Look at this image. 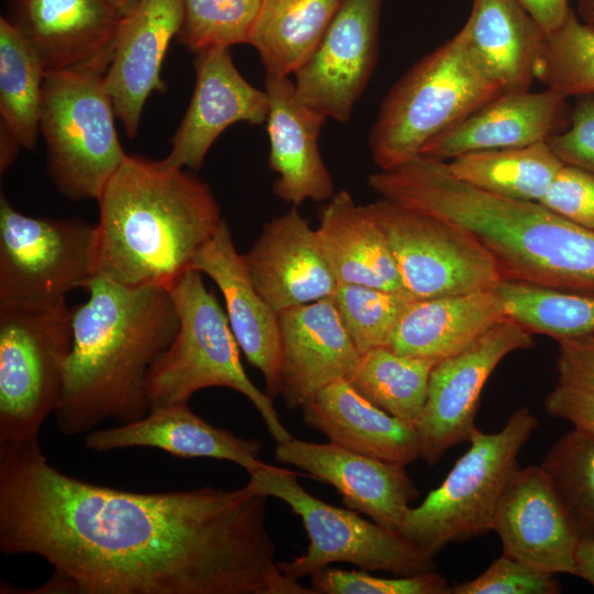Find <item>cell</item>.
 I'll return each mask as SVG.
<instances>
[{
  "label": "cell",
  "mask_w": 594,
  "mask_h": 594,
  "mask_svg": "<svg viewBox=\"0 0 594 594\" xmlns=\"http://www.w3.org/2000/svg\"><path fill=\"white\" fill-rule=\"evenodd\" d=\"M97 224L36 218L0 195V300L54 301L98 275Z\"/></svg>",
  "instance_id": "8fae6325"
},
{
  "label": "cell",
  "mask_w": 594,
  "mask_h": 594,
  "mask_svg": "<svg viewBox=\"0 0 594 594\" xmlns=\"http://www.w3.org/2000/svg\"><path fill=\"white\" fill-rule=\"evenodd\" d=\"M184 18V0H138L117 30L105 87L127 135L138 134L148 96L164 92L163 61Z\"/></svg>",
  "instance_id": "d6986e66"
},
{
  "label": "cell",
  "mask_w": 594,
  "mask_h": 594,
  "mask_svg": "<svg viewBox=\"0 0 594 594\" xmlns=\"http://www.w3.org/2000/svg\"><path fill=\"white\" fill-rule=\"evenodd\" d=\"M565 113L566 99L549 88L502 92L431 139L419 154L447 162L470 152L546 142L559 132Z\"/></svg>",
  "instance_id": "603a6c76"
},
{
  "label": "cell",
  "mask_w": 594,
  "mask_h": 594,
  "mask_svg": "<svg viewBox=\"0 0 594 594\" xmlns=\"http://www.w3.org/2000/svg\"><path fill=\"white\" fill-rule=\"evenodd\" d=\"M110 1L116 7V9L120 12V14L123 15L136 3L138 0H110Z\"/></svg>",
  "instance_id": "bcb514c9"
},
{
  "label": "cell",
  "mask_w": 594,
  "mask_h": 594,
  "mask_svg": "<svg viewBox=\"0 0 594 594\" xmlns=\"http://www.w3.org/2000/svg\"><path fill=\"white\" fill-rule=\"evenodd\" d=\"M10 24L46 72L106 74L121 20L110 0H6Z\"/></svg>",
  "instance_id": "9a60e30c"
},
{
  "label": "cell",
  "mask_w": 594,
  "mask_h": 594,
  "mask_svg": "<svg viewBox=\"0 0 594 594\" xmlns=\"http://www.w3.org/2000/svg\"><path fill=\"white\" fill-rule=\"evenodd\" d=\"M492 530L503 554L553 574L574 575L581 536L541 465L515 472L498 501Z\"/></svg>",
  "instance_id": "5bb4252c"
},
{
  "label": "cell",
  "mask_w": 594,
  "mask_h": 594,
  "mask_svg": "<svg viewBox=\"0 0 594 594\" xmlns=\"http://www.w3.org/2000/svg\"><path fill=\"white\" fill-rule=\"evenodd\" d=\"M316 229L338 284L408 295L382 230L350 193L340 190L327 200Z\"/></svg>",
  "instance_id": "83f0119b"
},
{
  "label": "cell",
  "mask_w": 594,
  "mask_h": 594,
  "mask_svg": "<svg viewBox=\"0 0 594 594\" xmlns=\"http://www.w3.org/2000/svg\"><path fill=\"white\" fill-rule=\"evenodd\" d=\"M196 54V85L188 109L172 139L167 163L199 170L219 135L237 122L261 124L268 114L266 91L251 85L235 67L228 47Z\"/></svg>",
  "instance_id": "ac0fdd59"
},
{
  "label": "cell",
  "mask_w": 594,
  "mask_h": 594,
  "mask_svg": "<svg viewBox=\"0 0 594 594\" xmlns=\"http://www.w3.org/2000/svg\"><path fill=\"white\" fill-rule=\"evenodd\" d=\"M310 579L316 594H449L450 591L447 579L436 570L389 579L327 566Z\"/></svg>",
  "instance_id": "8d00e7d4"
},
{
  "label": "cell",
  "mask_w": 594,
  "mask_h": 594,
  "mask_svg": "<svg viewBox=\"0 0 594 594\" xmlns=\"http://www.w3.org/2000/svg\"><path fill=\"white\" fill-rule=\"evenodd\" d=\"M574 575L594 587V538H582L576 551Z\"/></svg>",
  "instance_id": "ee69618b"
},
{
  "label": "cell",
  "mask_w": 594,
  "mask_h": 594,
  "mask_svg": "<svg viewBox=\"0 0 594 594\" xmlns=\"http://www.w3.org/2000/svg\"><path fill=\"white\" fill-rule=\"evenodd\" d=\"M506 318L495 288L411 299L389 348L402 355L438 363L465 351Z\"/></svg>",
  "instance_id": "d4e9b609"
},
{
  "label": "cell",
  "mask_w": 594,
  "mask_h": 594,
  "mask_svg": "<svg viewBox=\"0 0 594 594\" xmlns=\"http://www.w3.org/2000/svg\"><path fill=\"white\" fill-rule=\"evenodd\" d=\"M537 79L566 100L594 96V30L574 10L547 36Z\"/></svg>",
  "instance_id": "836d02e7"
},
{
  "label": "cell",
  "mask_w": 594,
  "mask_h": 594,
  "mask_svg": "<svg viewBox=\"0 0 594 594\" xmlns=\"http://www.w3.org/2000/svg\"><path fill=\"white\" fill-rule=\"evenodd\" d=\"M105 74L46 72L40 133L46 146V172L72 201L97 200L128 154L119 141L113 103Z\"/></svg>",
  "instance_id": "ba28073f"
},
{
  "label": "cell",
  "mask_w": 594,
  "mask_h": 594,
  "mask_svg": "<svg viewBox=\"0 0 594 594\" xmlns=\"http://www.w3.org/2000/svg\"><path fill=\"white\" fill-rule=\"evenodd\" d=\"M263 0H184L177 40L197 53L249 43Z\"/></svg>",
  "instance_id": "d590c367"
},
{
  "label": "cell",
  "mask_w": 594,
  "mask_h": 594,
  "mask_svg": "<svg viewBox=\"0 0 594 594\" xmlns=\"http://www.w3.org/2000/svg\"><path fill=\"white\" fill-rule=\"evenodd\" d=\"M277 461L294 465L338 491L344 505L375 522L398 530L419 491L406 466L382 461L334 442L296 438L276 443Z\"/></svg>",
  "instance_id": "2e32d148"
},
{
  "label": "cell",
  "mask_w": 594,
  "mask_h": 594,
  "mask_svg": "<svg viewBox=\"0 0 594 594\" xmlns=\"http://www.w3.org/2000/svg\"><path fill=\"white\" fill-rule=\"evenodd\" d=\"M341 0H263L249 44L266 75L290 76L312 53Z\"/></svg>",
  "instance_id": "f546056e"
},
{
  "label": "cell",
  "mask_w": 594,
  "mask_h": 594,
  "mask_svg": "<svg viewBox=\"0 0 594 594\" xmlns=\"http://www.w3.org/2000/svg\"><path fill=\"white\" fill-rule=\"evenodd\" d=\"M538 424L525 406L515 410L496 432L477 428L468 451L437 488L407 510L398 531L435 558L452 542L492 530L498 501L520 468L518 455Z\"/></svg>",
  "instance_id": "8992f818"
},
{
  "label": "cell",
  "mask_w": 594,
  "mask_h": 594,
  "mask_svg": "<svg viewBox=\"0 0 594 594\" xmlns=\"http://www.w3.org/2000/svg\"><path fill=\"white\" fill-rule=\"evenodd\" d=\"M569 119V129L546 142L563 164L594 175V96L578 97Z\"/></svg>",
  "instance_id": "ab89813d"
},
{
  "label": "cell",
  "mask_w": 594,
  "mask_h": 594,
  "mask_svg": "<svg viewBox=\"0 0 594 594\" xmlns=\"http://www.w3.org/2000/svg\"><path fill=\"white\" fill-rule=\"evenodd\" d=\"M556 574L502 554L476 578L450 585L449 594H559Z\"/></svg>",
  "instance_id": "74e56055"
},
{
  "label": "cell",
  "mask_w": 594,
  "mask_h": 594,
  "mask_svg": "<svg viewBox=\"0 0 594 594\" xmlns=\"http://www.w3.org/2000/svg\"><path fill=\"white\" fill-rule=\"evenodd\" d=\"M563 218L594 231V175L563 164L539 201Z\"/></svg>",
  "instance_id": "f35d334b"
},
{
  "label": "cell",
  "mask_w": 594,
  "mask_h": 594,
  "mask_svg": "<svg viewBox=\"0 0 594 594\" xmlns=\"http://www.w3.org/2000/svg\"><path fill=\"white\" fill-rule=\"evenodd\" d=\"M433 361L402 355L389 346L361 354L346 380L376 407L400 421L416 426L424 410Z\"/></svg>",
  "instance_id": "1f68e13d"
},
{
  "label": "cell",
  "mask_w": 594,
  "mask_h": 594,
  "mask_svg": "<svg viewBox=\"0 0 594 594\" xmlns=\"http://www.w3.org/2000/svg\"><path fill=\"white\" fill-rule=\"evenodd\" d=\"M242 257L254 288L277 315L331 297L338 286L317 229L298 207L266 222Z\"/></svg>",
  "instance_id": "e0dca14e"
},
{
  "label": "cell",
  "mask_w": 594,
  "mask_h": 594,
  "mask_svg": "<svg viewBox=\"0 0 594 594\" xmlns=\"http://www.w3.org/2000/svg\"><path fill=\"white\" fill-rule=\"evenodd\" d=\"M382 0H341L309 57L295 70L298 98L346 123L375 68Z\"/></svg>",
  "instance_id": "4fadbf2b"
},
{
  "label": "cell",
  "mask_w": 594,
  "mask_h": 594,
  "mask_svg": "<svg viewBox=\"0 0 594 594\" xmlns=\"http://www.w3.org/2000/svg\"><path fill=\"white\" fill-rule=\"evenodd\" d=\"M299 475L302 474L268 464L249 475V481L268 497L286 503L300 517L307 532V550L292 561L278 562L284 575L298 581L336 562L396 575L436 570L433 558L398 530L312 496L298 483Z\"/></svg>",
  "instance_id": "9c48e42d"
},
{
  "label": "cell",
  "mask_w": 594,
  "mask_h": 594,
  "mask_svg": "<svg viewBox=\"0 0 594 594\" xmlns=\"http://www.w3.org/2000/svg\"><path fill=\"white\" fill-rule=\"evenodd\" d=\"M459 32L473 61L502 92L529 90L547 34L517 0H474Z\"/></svg>",
  "instance_id": "484cf974"
},
{
  "label": "cell",
  "mask_w": 594,
  "mask_h": 594,
  "mask_svg": "<svg viewBox=\"0 0 594 594\" xmlns=\"http://www.w3.org/2000/svg\"><path fill=\"white\" fill-rule=\"evenodd\" d=\"M166 288L178 316V329L148 373L150 409L188 403L204 388L228 387L252 403L276 443L293 438L272 396L260 391L245 373L227 314L206 288L202 273L189 267Z\"/></svg>",
  "instance_id": "277c9868"
},
{
  "label": "cell",
  "mask_w": 594,
  "mask_h": 594,
  "mask_svg": "<svg viewBox=\"0 0 594 594\" xmlns=\"http://www.w3.org/2000/svg\"><path fill=\"white\" fill-rule=\"evenodd\" d=\"M517 2L537 22L547 36L563 23L572 10L570 0H517Z\"/></svg>",
  "instance_id": "7bdbcfd3"
},
{
  "label": "cell",
  "mask_w": 594,
  "mask_h": 594,
  "mask_svg": "<svg viewBox=\"0 0 594 594\" xmlns=\"http://www.w3.org/2000/svg\"><path fill=\"white\" fill-rule=\"evenodd\" d=\"M98 275L167 286L223 222L209 185L187 168L128 155L97 199Z\"/></svg>",
  "instance_id": "3957f363"
},
{
  "label": "cell",
  "mask_w": 594,
  "mask_h": 594,
  "mask_svg": "<svg viewBox=\"0 0 594 594\" xmlns=\"http://www.w3.org/2000/svg\"><path fill=\"white\" fill-rule=\"evenodd\" d=\"M534 344L532 333L507 317L465 351L438 362L415 426L419 459L433 466L452 447L469 442L488 377L506 355Z\"/></svg>",
  "instance_id": "7c38bea8"
},
{
  "label": "cell",
  "mask_w": 594,
  "mask_h": 594,
  "mask_svg": "<svg viewBox=\"0 0 594 594\" xmlns=\"http://www.w3.org/2000/svg\"><path fill=\"white\" fill-rule=\"evenodd\" d=\"M190 267L209 276L217 285L240 350L263 374L268 395H279L278 315L254 288L226 220L195 254Z\"/></svg>",
  "instance_id": "7402d4cb"
},
{
  "label": "cell",
  "mask_w": 594,
  "mask_h": 594,
  "mask_svg": "<svg viewBox=\"0 0 594 594\" xmlns=\"http://www.w3.org/2000/svg\"><path fill=\"white\" fill-rule=\"evenodd\" d=\"M279 395L301 408L329 384L349 380L361 353L348 334L331 297L278 314Z\"/></svg>",
  "instance_id": "ffe728a7"
},
{
  "label": "cell",
  "mask_w": 594,
  "mask_h": 594,
  "mask_svg": "<svg viewBox=\"0 0 594 594\" xmlns=\"http://www.w3.org/2000/svg\"><path fill=\"white\" fill-rule=\"evenodd\" d=\"M562 165L547 142L470 152L447 162L450 173L471 186L528 201L542 199Z\"/></svg>",
  "instance_id": "4dcf8cb0"
},
{
  "label": "cell",
  "mask_w": 594,
  "mask_h": 594,
  "mask_svg": "<svg viewBox=\"0 0 594 594\" xmlns=\"http://www.w3.org/2000/svg\"><path fill=\"white\" fill-rule=\"evenodd\" d=\"M549 475L582 538H594V436L572 429L547 452Z\"/></svg>",
  "instance_id": "d6a6232c"
},
{
  "label": "cell",
  "mask_w": 594,
  "mask_h": 594,
  "mask_svg": "<svg viewBox=\"0 0 594 594\" xmlns=\"http://www.w3.org/2000/svg\"><path fill=\"white\" fill-rule=\"evenodd\" d=\"M301 408L306 425L349 450L404 466L419 458L415 426L373 405L346 380L323 387Z\"/></svg>",
  "instance_id": "4316f807"
},
{
  "label": "cell",
  "mask_w": 594,
  "mask_h": 594,
  "mask_svg": "<svg viewBox=\"0 0 594 594\" xmlns=\"http://www.w3.org/2000/svg\"><path fill=\"white\" fill-rule=\"evenodd\" d=\"M46 70L23 36L0 18V173L19 150L33 151L40 133L42 89Z\"/></svg>",
  "instance_id": "f1b7e54d"
},
{
  "label": "cell",
  "mask_w": 594,
  "mask_h": 594,
  "mask_svg": "<svg viewBox=\"0 0 594 594\" xmlns=\"http://www.w3.org/2000/svg\"><path fill=\"white\" fill-rule=\"evenodd\" d=\"M84 444L96 452L145 447L184 459L226 460L237 463L249 475L265 464L258 460L260 440L241 438L213 427L197 416L187 403L152 408L139 420L90 431L85 436Z\"/></svg>",
  "instance_id": "cb8c5ba5"
},
{
  "label": "cell",
  "mask_w": 594,
  "mask_h": 594,
  "mask_svg": "<svg viewBox=\"0 0 594 594\" xmlns=\"http://www.w3.org/2000/svg\"><path fill=\"white\" fill-rule=\"evenodd\" d=\"M364 207L413 299L494 289L502 282L493 254L459 224L383 198Z\"/></svg>",
  "instance_id": "30bf717a"
},
{
  "label": "cell",
  "mask_w": 594,
  "mask_h": 594,
  "mask_svg": "<svg viewBox=\"0 0 594 594\" xmlns=\"http://www.w3.org/2000/svg\"><path fill=\"white\" fill-rule=\"evenodd\" d=\"M265 91L268 167L277 175L274 194L293 207L329 200L336 186L318 146L327 117L298 98L290 76L266 75Z\"/></svg>",
  "instance_id": "44dd1931"
},
{
  "label": "cell",
  "mask_w": 594,
  "mask_h": 594,
  "mask_svg": "<svg viewBox=\"0 0 594 594\" xmlns=\"http://www.w3.org/2000/svg\"><path fill=\"white\" fill-rule=\"evenodd\" d=\"M543 406L549 416L566 420L574 429L594 436L593 387L558 381Z\"/></svg>",
  "instance_id": "60d3db41"
},
{
  "label": "cell",
  "mask_w": 594,
  "mask_h": 594,
  "mask_svg": "<svg viewBox=\"0 0 594 594\" xmlns=\"http://www.w3.org/2000/svg\"><path fill=\"white\" fill-rule=\"evenodd\" d=\"M558 344V381L594 388V333L562 339Z\"/></svg>",
  "instance_id": "b9f144b4"
},
{
  "label": "cell",
  "mask_w": 594,
  "mask_h": 594,
  "mask_svg": "<svg viewBox=\"0 0 594 594\" xmlns=\"http://www.w3.org/2000/svg\"><path fill=\"white\" fill-rule=\"evenodd\" d=\"M340 319L360 353L389 346L396 326L413 299L360 284H338L331 296Z\"/></svg>",
  "instance_id": "e575fe53"
},
{
  "label": "cell",
  "mask_w": 594,
  "mask_h": 594,
  "mask_svg": "<svg viewBox=\"0 0 594 594\" xmlns=\"http://www.w3.org/2000/svg\"><path fill=\"white\" fill-rule=\"evenodd\" d=\"M72 337L66 298L0 300V443L38 439L59 402Z\"/></svg>",
  "instance_id": "52a82bcc"
},
{
  "label": "cell",
  "mask_w": 594,
  "mask_h": 594,
  "mask_svg": "<svg viewBox=\"0 0 594 594\" xmlns=\"http://www.w3.org/2000/svg\"><path fill=\"white\" fill-rule=\"evenodd\" d=\"M576 14L582 22L594 30V0H578Z\"/></svg>",
  "instance_id": "f6af8a7d"
},
{
  "label": "cell",
  "mask_w": 594,
  "mask_h": 594,
  "mask_svg": "<svg viewBox=\"0 0 594 594\" xmlns=\"http://www.w3.org/2000/svg\"><path fill=\"white\" fill-rule=\"evenodd\" d=\"M84 289L88 298L72 309V346L54 411L66 436L144 417L148 373L178 329L165 286H127L97 275Z\"/></svg>",
  "instance_id": "7a4b0ae2"
},
{
  "label": "cell",
  "mask_w": 594,
  "mask_h": 594,
  "mask_svg": "<svg viewBox=\"0 0 594 594\" xmlns=\"http://www.w3.org/2000/svg\"><path fill=\"white\" fill-rule=\"evenodd\" d=\"M499 94L458 32L415 63L383 99L369 139L374 163L389 169L419 155L431 139Z\"/></svg>",
  "instance_id": "5b68a950"
},
{
  "label": "cell",
  "mask_w": 594,
  "mask_h": 594,
  "mask_svg": "<svg viewBox=\"0 0 594 594\" xmlns=\"http://www.w3.org/2000/svg\"><path fill=\"white\" fill-rule=\"evenodd\" d=\"M252 482L141 493L52 465L38 439L0 443V551L53 576L32 593L314 594L282 573Z\"/></svg>",
  "instance_id": "6da1fadb"
}]
</instances>
